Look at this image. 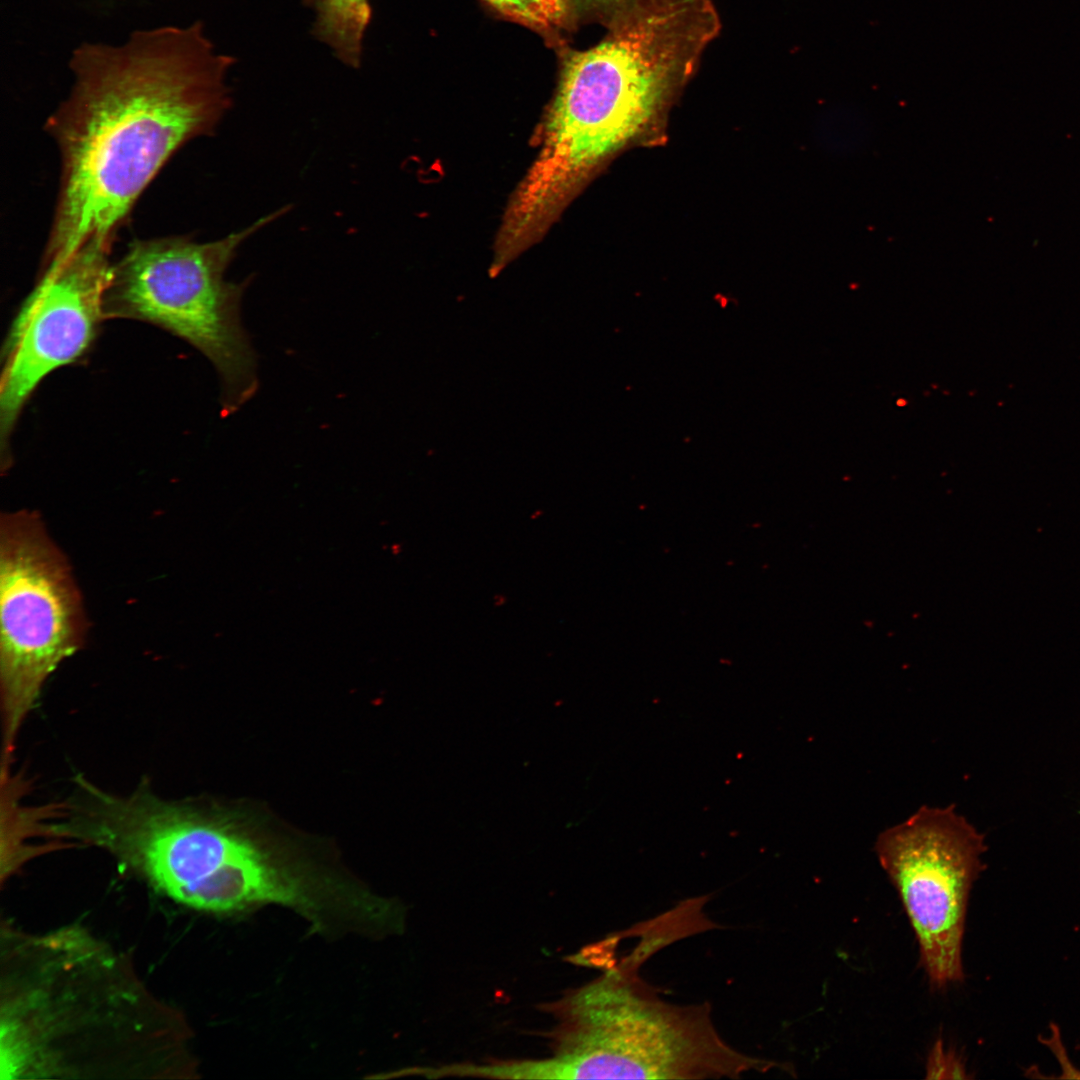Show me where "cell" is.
Listing matches in <instances>:
<instances>
[{
    "label": "cell",
    "mask_w": 1080,
    "mask_h": 1080,
    "mask_svg": "<svg viewBox=\"0 0 1080 1080\" xmlns=\"http://www.w3.org/2000/svg\"><path fill=\"white\" fill-rule=\"evenodd\" d=\"M68 64L72 87L45 125L61 175L41 269L90 241L112 245L165 163L213 134L232 105L234 58L200 21L136 30L120 44L84 42Z\"/></svg>",
    "instance_id": "6da1fadb"
},
{
    "label": "cell",
    "mask_w": 1080,
    "mask_h": 1080,
    "mask_svg": "<svg viewBox=\"0 0 1080 1080\" xmlns=\"http://www.w3.org/2000/svg\"><path fill=\"white\" fill-rule=\"evenodd\" d=\"M595 46L567 52L539 152L504 226L536 238L584 178L651 122L720 28L709 0H625Z\"/></svg>",
    "instance_id": "7a4b0ae2"
},
{
    "label": "cell",
    "mask_w": 1080,
    "mask_h": 1080,
    "mask_svg": "<svg viewBox=\"0 0 1080 1080\" xmlns=\"http://www.w3.org/2000/svg\"><path fill=\"white\" fill-rule=\"evenodd\" d=\"M678 939L664 918L649 921L642 940L614 967L544 1010L553 1056L530 1060L532 1079H737L781 1063L744 1054L717 1031L709 1003L663 1000L640 966Z\"/></svg>",
    "instance_id": "3957f363"
},
{
    "label": "cell",
    "mask_w": 1080,
    "mask_h": 1080,
    "mask_svg": "<svg viewBox=\"0 0 1080 1080\" xmlns=\"http://www.w3.org/2000/svg\"><path fill=\"white\" fill-rule=\"evenodd\" d=\"M80 788L59 832L108 850L170 898L203 912L247 914L261 898L266 850L227 823L144 789L116 796L87 783Z\"/></svg>",
    "instance_id": "277c9868"
},
{
    "label": "cell",
    "mask_w": 1080,
    "mask_h": 1080,
    "mask_svg": "<svg viewBox=\"0 0 1080 1080\" xmlns=\"http://www.w3.org/2000/svg\"><path fill=\"white\" fill-rule=\"evenodd\" d=\"M288 211L281 207L210 242L186 236L135 239L111 266L105 318L149 322L198 349L219 375L224 415L258 389L257 357L241 321L249 280L228 281L226 270L247 239Z\"/></svg>",
    "instance_id": "5b68a950"
},
{
    "label": "cell",
    "mask_w": 1080,
    "mask_h": 1080,
    "mask_svg": "<svg viewBox=\"0 0 1080 1080\" xmlns=\"http://www.w3.org/2000/svg\"><path fill=\"white\" fill-rule=\"evenodd\" d=\"M80 590L65 554L32 511L0 518V692L10 751L48 677L85 640Z\"/></svg>",
    "instance_id": "8992f818"
},
{
    "label": "cell",
    "mask_w": 1080,
    "mask_h": 1080,
    "mask_svg": "<svg viewBox=\"0 0 1080 1080\" xmlns=\"http://www.w3.org/2000/svg\"><path fill=\"white\" fill-rule=\"evenodd\" d=\"M984 835L953 805L922 806L881 832L879 862L916 935L920 963L935 988L964 978L962 943L970 891L984 871Z\"/></svg>",
    "instance_id": "52a82bcc"
},
{
    "label": "cell",
    "mask_w": 1080,
    "mask_h": 1080,
    "mask_svg": "<svg viewBox=\"0 0 1080 1080\" xmlns=\"http://www.w3.org/2000/svg\"><path fill=\"white\" fill-rule=\"evenodd\" d=\"M111 247L93 240L59 265L41 270L14 319L2 355V471L11 464L10 437L35 388L53 370L81 358L106 319Z\"/></svg>",
    "instance_id": "ba28073f"
},
{
    "label": "cell",
    "mask_w": 1080,
    "mask_h": 1080,
    "mask_svg": "<svg viewBox=\"0 0 1080 1080\" xmlns=\"http://www.w3.org/2000/svg\"><path fill=\"white\" fill-rule=\"evenodd\" d=\"M314 12L312 34L346 66L359 68L372 17L370 0H304Z\"/></svg>",
    "instance_id": "9c48e42d"
},
{
    "label": "cell",
    "mask_w": 1080,
    "mask_h": 1080,
    "mask_svg": "<svg viewBox=\"0 0 1080 1080\" xmlns=\"http://www.w3.org/2000/svg\"><path fill=\"white\" fill-rule=\"evenodd\" d=\"M499 13L536 30L553 42L570 24L569 0H483Z\"/></svg>",
    "instance_id": "30bf717a"
},
{
    "label": "cell",
    "mask_w": 1080,
    "mask_h": 1080,
    "mask_svg": "<svg viewBox=\"0 0 1080 1080\" xmlns=\"http://www.w3.org/2000/svg\"><path fill=\"white\" fill-rule=\"evenodd\" d=\"M927 1078L967 1079L969 1074L960 1055L954 1050L945 1049L939 1041L933 1046L926 1066Z\"/></svg>",
    "instance_id": "8fae6325"
},
{
    "label": "cell",
    "mask_w": 1080,
    "mask_h": 1080,
    "mask_svg": "<svg viewBox=\"0 0 1080 1080\" xmlns=\"http://www.w3.org/2000/svg\"><path fill=\"white\" fill-rule=\"evenodd\" d=\"M1049 1036H1038V1041L1042 1045L1046 1046L1051 1051L1055 1059L1059 1063L1061 1074L1056 1078L1065 1079H1080V1069L1074 1066L1071 1062L1069 1055L1066 1052L1065 1046L1062 1042V1037L1058 1025H1052L1050 1027Z\"/></svg>",
    "instance_id": "7c38bea8"
},
{
    "label": "cell",
    "mask_w": 1080,
    "mask_h": 1080,
    "mask_svg": "<svg viewBox=\"0 0 1080 1080\" xmlns=\"http://www.w3.org/2000/svg\"><path fill=\"white\" fill-rule=\"evenodd\" d=\"M625 0H569L571 8L587 12H611Z\"/></svg>",
    "instance_id": "4fadbf2b"
}]
</instances>
